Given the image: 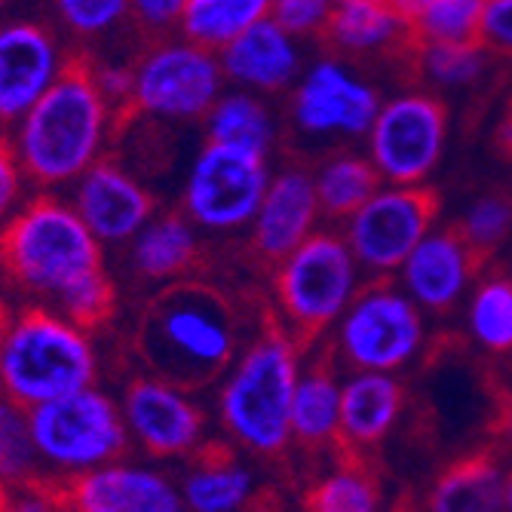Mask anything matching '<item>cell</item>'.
Instances as JSON below:
<instances>
[{
  "mask_svg": "<svg viewBox=\"0 0 512 512\" xmlns=\"http://www.w3.org/2000/svg\"><path fill=\"white\" fill-rule=\"evenodd\" d=\"M117 126L120 111L92 80L89 59L77 56L7 135L31 191L65 194L89 166L105 157Z\"/></svg>",
  "mask_w": 512,
  "mask_h": 512,
  "instance_id": "6da1fadb",
  "label": "cell"
},
{
  "mask_svg": "<svg viewBox=\"0 0 512 512\" xmlns=\"http://www.w3.org/2000/svg\"><path fill=\"white\" fill-rule=\"evenodd\" d=\"M96 270H105V246L68 194L31 191L0 230V276L31 304H59Z\"/></svg>",
  "mask_w": 512,
  "mask_h": 512,
  "instance_id": "7a4b0ae2",
  "label": "cell"
},
{
  "mask_svg": "<svg viewBox=\"0 0 512 512\" xmlns=\"http://www.w3.org/2000/svg\"><path fill=\"white\" fill-rule=\"evenodd\" d=\"M304 347L273 316L255 341L240 350L218 387V424L243 454L276 460L289 454L292 399Z\"/></svg>",
  "mask_w": 512,
  "mask_h": 512,
  "instance_id": "3957f363",
  "label": "cell"
},
{
  "mask_svg": "<svg viewBox=\"0 0 512 512\" xmlns=\"http://www.w3.org/2000/svg\"><path fill=\"white\" fill-rule=\"evenodd\" d=\"M138 356L151 375L184 390L221 378L240 356V316L200 283H169L138 322Z\"/></svg>",
  "mask_w": 512,
  "mask_h": 512,
  "instance_id": "277c9868",
  "label": "cell"
},
{
  "mask_svg": "<svg viewBox=\"0 0 512 512\" xmlns=\"http://www.w3.org/2000/svg\"><path fill=\"white\" fill-rule=\"evenodd\" d=\"M92 332L53 304L0 307V390L34 408L99 384Z\"/></svg>",
  "mask_w": 512,
  "mask_h": 512,
  "instance_id": "5b68a950",
  "label": "cell"
},
{
  "mask_svg": "<svg viewBox=\"0 0 512 512\" xmlns=\"http://www.w3.org/2000/svg\"><path fill=\"white\" fill-rule=\"evenodd\" d=\"M362 289V264L338 230H316L270 273V316L304 347H316L335 329L356 292Z\"/></svg>",
  "mask_w": 512,
  "mask_h": 512,
  "instance_id": "8992f818",
  "label": "cell"
},
{
  "mask_svg": "<svg viewBox=\"0 0 512 512\" xmlns=\"http://www.w3.org/2000/svg\"><path fill=\"white\" fill-rule=\"evenodd\" d=\"M28 427L40 479L53 488L126 457L132 445L120 402L99 384L28 408Z\"/></svg>",
  "mask_w": 512,
  "mask_h": 512,
  "instance_id": "52a82bcc",
  "label": "cell"
},
{
  "mask_svg": "<svg viewBox=\"0 0 512 512\" xmlns=\"http://www.w3.org/2000/svg\"><path fill=\"white\" fill-rule=\"evenodd\" d=\"M427 313L390 276L365 283L335 322V353L350 371H402L424 350Z\"/></svg>",
  "mask_w": 512,
  "mask_h": 512,
  "instance_id": "ba28073f",
  "label": "cell"
},
{
  "mask_svg": "<svg viewBox=\"0 0 512 512\" xmlns=\"http://www.w3.org/2000/svg\"><path fill=\"white\" fill-rule=\"evenodd\" d=\"M224 83L215 50L188 37H160L135 59L132 111L160 123H194L212 111Z\"/></svg>",
  "mask_w": 512,
  "mask_h": 512,
  "instance_id": "9c48e42d",
  "label": "cell"
},
{
  "mask_svg": "<svg viewBox=\"0 0 512 512\" xmlns=\"http://www.w3.org/2000/svg\"><path fill=\"white\" fill-rule=\"evenodd\" d=\"M270 178L264 154L206 142L184 178L181 212L206 234H237L255 221Z\"/></svg>",
  "mask_w": 512,
  "mask_h": 512,
  "instance_id": "30bf717a",
  "label": "cell"
},
{
  "mask_svg": "<svg viewBox=\"0 0 512 512\" xmlns=\"http://www.w3.org/2000/svg\"><path fill=\"white\" fill-rule=\"evenodd\" d=\"M439 209L442 197L430 184L384 181L375 197L341 224V234L371 279L396 276L414 246L436 227Z\"/></svg>",
  "mask_w": 512,
  "mask_h": 512,
  "instance_id": "8fae6325",
  "label": "cell"
},
{
  "mask_svg": "<svg viewBox=\"0 0 512 512\" xmlns=\"http://www.w3.org/2000/svg\"><path fill=\"white\" fill-rule=\"evenodd\" d=\"M365 138L384 181L427 184L445 154L448 108L430 89L399 92L381 102Z\"/></svg>",
  "mask_w": 512,
  "mask_h": 512,
  "instance_id": "7c38bea8",
  "label": "cell"
},
{
  "mask_svg": "<svg viewBox=\"0 0 512 512\" xmlns=\"http://www.w3.org/2000/svg\"><path fill=\"white\" fill-rule=\"evenodd\" d=\"M123 421L138 451L154 460L194 457L206 439V414L184 390L160 375H135L120 396Z\"/></svg>",
  "mask_w": 512,
  "mask_h": 512,
  "instance_id": "4fadbf2b",
  "label": "cell"
},
{
  "mask_svg": "<svg viewBox=\"0 0 512 512\" xmlns=\"http://www.w3.org/2000/svg\"><path fill=\"white\" fill-rule=\"evenodd\" d=\"M62 37L43 22H0V129L16 126L74 65Z\"/></svg>",
  "mask_w": 512,
  "mask_h": 512,
  "instance_id": "5bb4252c",
  "label": "cell"
},
{
  "mask_svg": "<svg viewBox=\"0 0 512 512\" xmlns=\"http://www.w3.org/2000/svg\"><path fill=\"white\" fill-rule=\"evenodd\" d=\"M381 108L378 89L359 80L344 62L322 59L298 83L292 123L313 138H362Z\"/></svg>",
  "mask_w": 512,
  "mask_h": 512,
  "instance_id": "9a60e30c",
  "label": "cell"
},
{
  "mask_svg": "<svg viewBox=\"0 0 512 512\" xmlns=\"http://www.w3.org/2000/svg\"><path fill=\"white\" fill-rule=\"evenodd\" d=\"M86 227L108 246H126L157 215V200L126 166L102 157L65 191Z\"/></svg>",
  "mask_w": 512,
  "mask_h": 512,
  "instance_id": "2e32d148",
  "label": "cell"
},
{
  "mask_svg": "<svg viewBox=\"0 0 512 512\" xmlns=\"http://www.w3.org/2000/svg\"><path fill=\"white\" fill-rule=\"evenodd\" d=\"M59 506L77 512H178L181 488L172 476L126 457L108 460L56 488Z\"/></svg>",
  "mask_w": 512,
  "mask_h": 512,
  "instance_id": "e0dca14e",
  "label": "cell"
},
{
  "mask_svg": "<svg viewBox=\"0 0 512 512\" xmlns=\"http://www.w3.org/2000/svg\"><path fill=\"white\" fill-rule=\"evenodd\" d=\"M482 270L485 258L463 240L457 224L433 227L396 270V283L421 304L424 313L445 316L470 292Z\"/></svg>",
  "mask_w": 512,
  "mask_h": 512,
  "instance_id": "ac0fdd59",
  "label": "cell"
},
{
  "mask_svg": "<svg viewBox=\"0 0 512 512\" xmlns=\"http://www.w3.org/2000/svg\"><path fill=\"white\" fill-rule=\"evenodd\" d=\"M322 206L316 197V178L301 166H286L270 178V188L249 224V252L276 267L319 230Z\"/></svg>",
  "mask_w": 512,
  "mask_h": 512,
  "instance_id": "d6986e66",
  "label": "cell"
},
{
  "mask_svg": "<svg viewBox=\"0 0 512 512\" xmlns=\"http://www.w3.org/2000/svg\"><path fill=\"white\" fill-rule=\"evenodd\" d=\"M227 83L252 89L258 96L283 92L298 80L301 71V46L273 16L255 22L243 34L218 50Z\"/></svg>",
  "mask_w": 512,
  "mask_h": 512,
  "instance_id": "ffe728a7",
  "label": "cell"
},
{
  "mask_svg": "<svg viewBox=\"0 0 512 512\" xmlns=\"http://www.w3.org/2000/svg\"><path fill=\"white\" fill-rule=\"evenodd\" d=\"M341 359L335 347H316L301 365L292 399V442L301 451H338L341 445Z\"/></svg>",
  "mask_w": 512,
  "mask_h": 512,
  "instance_id": "44dd1931",
  "label": "cell"
},
{
  "mask_svg": "<svg viewBox=\"0 0 512 512\" xmlns=\"http://www.w3.org/2000/svg\"><path fill=\"white\" fill-rule=\"evenodd\" d=\"M405 387L396 371H350L341 393L338 454L368 457L399 424Z\"/></svg>",
  "mask_w": 512,
  "mask_h": 512,
  "instance_id": "7402d4cb",
  "label": "cell"
},
{
  "mask_svg": "<svg viewBox=\"0 0 512 512\" xmlns=\"http://www.w3.org/2000/svg\"><path fill=\"white\" fill-rule=\"evenodd\" d=\"M322 43L335 56H411L414 34L390 0H347L335 4L322 31Z\"/></svg>",
  "mask_w": 512,
  "mask_h": 512,
  "instance_id": "603a6c76",
  "label": "cell"
},
{
  "mask_svg": "<svg viewBox=\"0 0 512 512\" xmlns=\"http://www.w3.org/2000/svg\"><path fill=\"white\" fill-rule=\"evenodd\" d=\"M126 246L132 276L145 283H178L200 261V227L184 212H157Z\"/></svg>",
  "mask_w": 512,
  "mask_h": 512,
  "instance_id": "cb8c5ba5",
  "label": "cell"
},
{
  "mask_svg": "<svg viewBox=\"0 0 512 512\" xmlns=\"http://www.w3.org/2000/svg\"><path fill=\"white\" fill-rule=\"evenodd\" d=\"M184 509L194 512H240L258 497V479L227 445H203L181 482Z\"/></svg>",
  "mask_w": 512,
  "mask_h": 512,
  "instance_id": "d4e9b609",
  "label": "cell"
},
{
  "mask_svg": "<svg viewBox=\"0 0 512 512\" xmlns=\"http://www.w3.org/2000/svg\"><path fill=\"white\" fill-rule=\"evenodd\" d=\"M503 482L506 467L500 448H482L448 463L427 491L424 506L433 512H500Z\"/></svg>",
  "mask_w": 512,
  "mask_h": 512,
  "instance_id": "484cf974",
  "label": "cell"
},
{
  "mask_svg": "<svg viewBox=\"0 0 512 512\" xmlns=\"http://www.w3.org/2000/svg\"><path fill=\"white\" fill-rule=\"evenodd\" d=\"M301 506L310 512H375L384 506V485L368 457L338 454L335 467L304 488Z\"/></svg>",
  "mask_w": 512,
  "mask_h": 512,
  "instance_id": "4316f807",
  "label": "cell"
},
{
  "mask_svg": "<svg viewBox=\"0 0 512 512\" xmlns=\"http://www.w3.org/2000/svg\"><path fill=\"white\" fill-rule=\"evenodd\" d=\"M203 123H206V142L234 145V148H246V151L270 157L276 126H273L267 105L258 99V92L240 89V86L221 92V99L212 105Z\"/></svg>",
  "mask_w": 512,
  "mask_h": 512,
  "instance_id": "83f0119b",
  "label": "cell"
},
{
  "mask_svg": "<svg viewBox=\"0 0 512 512\" xmlns=\"http://www.w3.org/2000/svg\"><path fill=\"white\" fill-rule=\"evenodd\" d=\"M313 178L322 218L332 224H344L384 184L378 166L362 154H335L313 172Z\"/></svg>",
  "mask_w": 512,
  "mask_h": 512,
  "instance_id": "f1b7e54d",
  "label": "cell"
},
{
  "mask_svg": "<svg viewBox=\"0 0 512 512\" xmlns=\"http://www.w3.org/2000/svg\"><path fill=\"white\" fill-rule=\"evenodd\" d=\"M273 0H188L178 34L209 50H221L237 34L267 19Z\"/></svg>",
  "mask_w": 512,
  "mask_h": 512,
  "instance_id": "f546056e",
  "label": "cell"
},
{
  "mask_svg": "<svg viewBox=\"0 0 512 512\" xmlns=\"http://www.w3.org/2000/svg\"><path fill=\"white\" fill-rule=\"evenodd\" d=\"M491 53L479 40H414L408 62L424 77L427 86L436 89H463L482 80L488 71Z\"/></svg>",
  "mask_w": 512,
  "mask_h": 512,
  "instance_id": "4dcf8cb0",
  "label": "cell"
},
{
  "mask_svg": "<svg viewBox=\"0 0 512 512\" xmlns=\"http://www.w3.org/2000/svg\"><path fill=\"white\" fill-rule=\"evenodd\" d=\"M470 338L488 356H512V276L485 273L467 304Z\"/></svg>",
  "mask_w": 512,
  "mask_h": 512,
  "instance_id": "1f68e13d",
  "label": "cell"
},
{
  "mask_svg": "<svg viewBox=\"0 0 512 512\" xmlns=\"http://www.w3.org/2000/svg\"><path fill=\"white\" fill-rule=\"evenodd\" d=\"M414 40H479L485 0H390Z\"/></svg>",
  "mask_w": 512,
  "mask_h": 512,
  "instance_id": "d6a6232c",
  "label": "cell"
},
{
  "mask_svg": "<svg viewBox=\"0 0 512 512\" xmlns=\"http://www.w3.org/2000/svg\"><path fill=\"white\" fill-rule=\"evenodd\" d=\"M43 482L28 427V408L0 390V500L19 497L28 485Z\"/></svg>",
  "mask_w": 512,
  "mask_h": 512,
  "instance_id": "836d02e7",
  "label": "cell"
},
{
  "mask_svg": "<svg viewBox=\"0 0 512 512\" xmlns=\"http://www.w3.org/2000/svg\"><path fill=\"white\" fill-rule=\"evenodd\" d=\"M62 34L80 43L111 37L129 22V0H50Z\"/></svg>",
  "mask_w": 512,
  "mask_h": 512,
  "instance_id": "e575fe53",
  "label": "cell"
},
{
  "mask_svg": "<svg viewBox=\"0 0 512 512\" xmlns=\"http://www.w3.org/2000/svg\"><path fill=\"white\" fill-rule=\"evenodd\" d=\"M457 230L482 258H488L512 234V197H506V194H485V197L473 200L470 209L463 212Z\"/></svg>",
  "mask_w": 512,
  "mask_h": 512,
  "instance_id": "d590c367",
  "label": "cell"
},
{
  "mask_svg": "<svg viewBox=\"0 0 512 512\" xmlns=\"http://www.w3.org/2000/svg\"><path fill=\"white\" fill-rule=\"evenodd\" d=\"M59 307L65 316H71L74 322H80L83 329H99L105 325L117 307V289H114V279L108 276V270H96L92 276L80 279V283L59 301L53 304Z\"/></svg>",
  "mask_w": 512,
  "mask_h": 512,
  "instance_id": "8d00e7d4",
  "label": "cell"
},
{
  "mask_svg": "<svg viewBox=\"0 0 512 512\" xmlns=\"http://www.w3.org/2000/svg\"><path fill=\"white\" fill-rule=\"evenodd\" d=\"M332 10L335 0H273L270 16L301 40V37H322L325 25L332 19Z\"/></svg>",
  "mask_w": 512,
  "mask_h": 512,
  "instance_id": "74e56055",
  "label": "cell"
},
{
  "mask_svg": "<svg viewBox=\"0 0 512 512\" xmlns=\"http://www.w3.org/2000/svg\"><path fill=\"white\" fill-rule=\"evenodd\" d=\"M31 184L22 172V163L10 145V135L0 132V230L13 218V212L25 203Z\"/></svg>",
  "mask_w": 512,
  "mask_h": 512,
  "instance_id": "f35d334b",
  "label": "cell"
},
{
  "mask_svg": "<svg viewBox=\"0 0 512 512\" xmlns=\"http://www.w3.org/2000/svg\"><path fill=\"white\" fill-rule=\"evenodd\" d=\"M188 0H129V22L151 37H166V31L181 25Z\"/></svg>",
  "mask_w": 512,
  "mask_h": 512,
  "instance_id": "ab89813d",
  "label": "cell"
},
{
  "mask_svg": "<svg viewBox=\"0 0 512 512\" xmlns=\"http://www.w3.org/2000/svg\"><path fill=\"white\" fill-rule=\"evenodd\" d=\"M479 43L491 56L512 59V0H485Z\"/></svg>",
  "mask_w": 512,
  "mask_h": 512,
  "instance_id": "60d3db41",
  "label": "cell"
},
{
  "mask_svg": "<svg viewBox=\"0 0 512 512\" xmlns=\"http://www.w3.org/2000/svg\"><path fill=\"white\" fill-rule=\"evenodd\" d=\"M92 80L102 89V96L117 108V111H132V89H135V65H120V62H96L89 59Z\"/></svg>",
  "mask_w": 512,
  "mask_h": 512,
  "instance_id": "b9f144b4",
  "label": "cell"
},
{
  "mask_svg": "<svg viewBox=\"0 0 512 512\" xmlns=\"http://www.w3.org/2000/svg\"><path fill=\"white\" fill-rule=\"evenodd\" d=\"M491 436L500 451L512 454V387H506L497 402H494V417H491Z\"/></svg>",
  "mask_w": 512,
  "mask_h": 512,
  "instance_id": "7bdbcfd3",
  "label": "cell"
},
{
  "mask_svg": "<svg viewBox=\"0 0 512 512\" xmlns=\"http://www.w3.org/2000/svg\"><path fill=\"white\" fill-rule=\"evenodd\" d=\"M494 145H497L500 157H503L506 163H512V99H509V105H506V111H503L500 123H497Z\"/></svg>",
  "mask_w": 512,
  "mask_h": 512,
  "instance_id": "ee69618b",
  "label": "cell"
},
{
  "mask_svg": "<svg viewBox=\"0 0 512 512\" xmlns=\"http://www.w3.org/2000/svg\"><path fill=\"white\" fill-rule=\"evenodd\" d=\"M503 509L512 512V463L506 467V482H503Z\"/></svg>",
  "mask_w": 512,
  "mask_h": 512,
  "instance_id": "f6af8a7d",
  "label": "cell"
},
{
  "mask_svg": "<svg viewBox=\"0 0 512 512\" xmlns=\"http://www.w3.org/2000/svg\"><path fill=\"white\" fill-rule=\"evenodd\" d=\"M7 4H10V0H0V10H4V7H7Z\"/></svg>",
  "mask_w": 512,
  "mask_h": 512,
  "instance_id": "bcb514c9",
  "label": "cell"
},
{
  "mask_svg": "<svg viewBox=\"0 0 512 512\" xmlns=\"http://www.w3.org/2000/svg\"><path fill=\"white\" fill-rule=\"evenodd\" d=\"M335 4H347V0H335Z\"/></svg>",
  "mask_w": 512,
  "mask_h": 512,
  "instance_id": "7dc6e473",
  "label": "cell"
}]
</instances>
